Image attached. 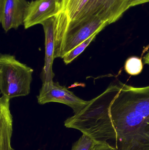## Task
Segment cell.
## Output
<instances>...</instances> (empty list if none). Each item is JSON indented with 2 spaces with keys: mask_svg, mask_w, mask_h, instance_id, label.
<instances>
[{
  "mask_svg": "<svg viewBox=\"0 0 149 150\" xmlns=\"http://www.w3.org/2000/svg\"><path fill=\"white\" fill-rule=\"evenodd\" d=\"M99 96L116 132L115 150H149V86L118 81Z\"/></svg>",
  "mask_w": 149,
  "mask_h": 150,
  "instance_id": "cell-1",
  "label": "cell"
},
{
  "mask_svg": "<svg viewBox=\"0 0 149 150\" xmlns=\"http://www.w3.org/2000/svg\"><path fill=\"white\" fill-rule=\"evenodd\" d=\"M33 69L14 55L0 56V90L10 98L25 96L30 92Z\"/></svg>",
  "mask_w": 149,
  "mask_h": 150,
  "instance_id": "cell-2",
  "label": "cell"
},
{
  "mask_svg": "<svg viewBox=\"0 0 149 150\" xmlns=\"http://www.w3.org/2000/svg\"><path fill=\"white\" fill-rule=\"evenodd\" d=\"M108 25L96 16L80 22L70 23L66 31L55 44L54 59H61L70 51Z\"/></svg>",
  "mask_w": 149,
  "mask_h": 150,
  "instance_id": "cell-3",
  "label": "cell"
},
{
  "mask_svg": "<svg viewBox=\"0 0 149 150\" xmlns=\"http://www.w3.org/2000/svg\"><path fill=\"white\" fill-rule=\"evenodd\" d=\"M134 0H89L76 19L79 22L91 17L96 16L108 25L118 21L131 8Z\"/></svg>",
  "mask_w": 149,
  "mask_h": 150,
  "instance_id": "cell-4",
  "label": "cell"
},
{
  "mask_svg": "<svg viewBox=\"0 0 149 150\" xmlns=\"http://www.w3.org/2000/svg\"><path fill=\"white\" fill-rule=\"evenodd\" d=\"M37 98L40 105L50 102L65 104L73 109L74 114L79 112L89 102L78 98L65 86L60 85L53 81L43 83Z\"/></svg>",
  "mask_w": 149,
  "mask_h": 150,
  "instance_id": "cell-5",
  "label": "cell"
},
{
  "mask_svg": "<svg viewBox=\"0 0 149 150\" xmlns=\"http://www.w3.org/2000/svg\"><path fill=\"white\" fill-rule=\"evenodd\" d=\"M61 11V0H33L29 2L24 15V29L42 24Z\"/></svg>",
  "mask_w": 149,
  "mask_h": 150,
  "instance_id": "cell-6",
  "label": "cell"
},
{
  "mask_svg": "<svg viewBox=\"0 0 149 150\" xmlns=\"http://www.w3.org/2000/svg\"><path fill=\"white\" fill-rule=\"evenodd\" d=\"M29 3L27 0H0V22L5 32L24 25Z\"/></svg>",
  "mask_w": 149,
  "mask_h": 150,
  "instance_id": "cell-7",
  "label": "cell"
},
{
  "mask_svg": "<svg viewBox=\"0 0 149 150\" xmlns=\"http://www.w3.org/2000/svg\"><path fill=\"white\" fill-rule=\"evenodd\" d=\"M55 16L49 18L42 23L45 34L44 65L42 72L43 83L53 81L55 74L52 70V65L54 59L55 38H54V23Z\"/></svg>",
  "mask_w": 149,
  "mask_h": 150,
  "instance_id": "cell-8",
  "label": "cell"
},
{
  "mask_svg": "<svg viewBox=\"0 0 149 150\" xmlns=\"http://www.w3.org/2000/svg\"><path fill=\"white\" fill-rule=\"evenodd\" d=\"M10 99L3 95L0 98V150H14L10 144L13 120L10 110Z\"/></svg>",
  "mask_w": 149,
  "mask_h": 150,
  "instance_id": "cell-9",
  "label": "cell"
},
{
  "mask_svg": "<svg viewBox=\"0 0 149 150\" xmlns=\"http://www.w3.org/2000/svg\"><path fill=\"white\" fill-rule=\"evenodd\" d=\"M89 0H61V11H64L70 22L76 19Z\"/></svg>",
  "mask_w": 149,
  "mask_h": 150,
  "instance_id": "cell-10",
  "label": "cell"
},
{
  "mask_svg": "<svg viewBox=\"0 0 149 150\" xmlns=\"http://www.w3.org/2000/svg\"><path fill=\"white\" fill-rule=\"evenodd\" d=\"M99 32L96 33L91 36L89 38L85 40L81 44L77 46L71 51L65 55L62 59L66 65H68L73 61L80 54H81L83 51L90 45V43L94 39L96 36L99 33Z\"/></svg>",
  "mask_w": 149,
  "mask_h": 150,
  "instance_id": "cell-11",
  "label": "cell"
},
{
  "mask_svg": "<svg viewBox=\"0 0 149 150\" xmlns=\"http://www.w3.org/2000/svg\"><path fill=\"white\" fill-rule=\"evenodd\" d=\"M143 69L141 59L137 57H130L126 61L125 70L128 74L132 76L140 74Z\"/></svg>",
  "mask_w": 149,
  "mask_h": 150,
  "instance_id": "cell-12",
  "label": "cell"
},
{
  "mask_svg": "<svg viewBox=\"0 0 149 150\" xmlns=\"http://www.w3.org/2000/svg\"><path fill=\"white\" fill-rule=\"evenodd\" d=\"M98 144L85 134L73 144L71 150H93Z\"/></svg>",
  "mask_w": 149,
  "mask_h": 150,
  "instance_id": "cell-13",
  "label": "cell"
},
{
  "mask_svg": "<svg viewBox=\"0 0 149 150\" xmlns=\"http://www.w3.org/2000/svg\"><path fill=\"white\" fill-rule=\"evenodd\" d=\"M93 150H115V148L108 144H98Z\"/></svg>",
  "mask_w": 149,
  "mask_h": 150,
  "instance_id": "cell-14",
  "label": "cell"
},
{
  "mask_svg": "<svg viewBox=\"0 0 149 150\" xmlns=\"http://www.w3.org/2000/svg\"><path fill=\"white\" fill-rule=\"evenodd\" d=\"M148 2H149V0H134L131 3V7Z\"/></svg>",
  "mask_w": 149,
  "mask_h": 150,
  "instance_id": "cell-15",
  "label": "cell"
},
{
  "mask_svg": "<svg viewBox=\"0 0 149 150\" xmlns=\"http://www.w3.org/2000/svg\"><path fill=\"white\" fill-rule=\"evenodd\" d=\"M143 60H144V63L145 64L149 65V51L144 56Z\"/></svg>",
  "mask_w": 149,
  "mask_h": 150,
  "instance_id": "cell-16",
  "label": "cell"
}]
</instances>
